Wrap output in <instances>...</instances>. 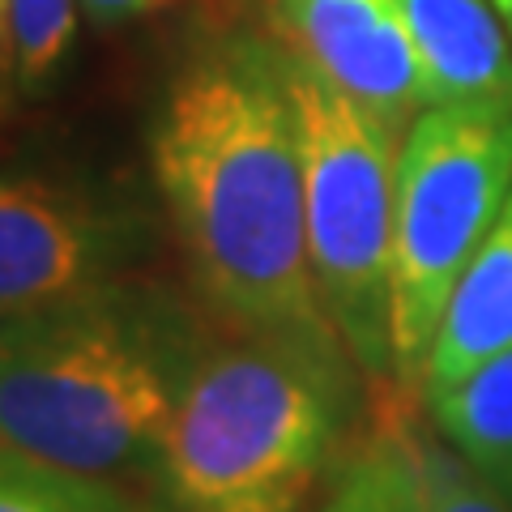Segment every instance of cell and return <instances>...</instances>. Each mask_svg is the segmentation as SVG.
Returning a JSON list of instances; mask_svg holds the SVG:
<instances>
[{
	"instance_id": "obj_1",
	"label": "cell",
	"mask_w": 512,
	"mask_h": 512,
	"mask_svg": "<svg viewBox=\"0 0 512 512\" xmlns=\"http://www.w3.org/2000/svg\"><path fill=\"white\" fill-rule=\"evenodd\" d=\"M150 163L188 278L222 329L338 338L312 282L278 43L227 39L184 64L154 116Z\"/></svg>"
},
{
	"instance_id": "obj_2",
	"label": "cell",
	"mask_w": 512,
	"mask_h": 512,
	"mask_svg": "<svg viewBox=\"0 0 512 512\" xmlns=\"http://www.w3.org/2000/svg\"><path fill=\"white\" fill-rule=\"evenodd\" d=\"M210 342L180 299L128 282L5 320V448L120 483L137 474L158 483L171 419Z\"/></svg>"
},
{
	"instance_id": "obj_3",
	"label": "cell",
	"mask_w": 512,
	"mask_h": 512,
	"mask_svg": "<svg viewBox=\"0 0 512 512\" xmlns=\"http://www.w3.org/2000/svg\"><path fill=\"white\" fill-rule=\"evenodd\" d=\"M359 376L338 338H214L171 419L158 495L175 512H303L363 431Z\"/></svg>"
},
{
	"instance_id": "obj_4",
	"label": "cell",
	"mask_w": 512,
	"mask_h": 512,
	"mask_svg": "<svg viewBox=\"0 0 512 512\" xmlns=\"http://www.w3.org/2000/svg\"><path fill=\"white\" fill-rule=\"evenodd\" d=\"M303 158V214L320 308L367 384L393 372V231L402 137L372 107L282 52Z\"/></svg>"
},
{
	"instance_id": "obj_5",
	"label": "cell",
	"mask_w": 512,
	"mask_h": 512,
	"mask_svg": "<svg viewBox=\"0 0 512 512\" xmlns=\"http://www.w3.org/2000/svg\"><path fill=\"white\" fill-rule=\"evenodd\" d=\"M512 192V107H427L402 137L393 231V372L423 397L431 342Z\"/></svg>"
},
{
	"instance_id": "obj_6",
	"label": "cell",
	"mask_w": 512,
	"mask_h": 512,
	"mask_svg": "<svg viewBox=\"0 0 512 512\" xmlns=\"http://www.w3.org/2000/svg\"><path fill=\"white\" fill-rule=\"evenodd\" d=\"M124 231L82 192L13 171L0 188V312L39 316L116 286Z\"/></svg>"
},
{
	"instance_id": "obj_7",
	"label": "cell",
	"mask_w": 512,
	"mask_h": 512,
	"mask_svg": "<svg viewBox=\"0 0 512 512\" xmlns=\"http://www.w3.org/2000/svg\"><path fill=\"white\" fill-rule=\"evenodd\" d=\"M278 47L397 133L436 107L427 69L393 0H269Z\"/></svg>"
},
{
	"instance_id": "obj_8",
	"label": "cell",
	"mask_w": 512,
	"mask_h": 512,
	"mask_svg": "<svg viewBox=\"0 0 512 512\" xmlns=\"http://www.w3.org/2000/svg\"><path fill=\"white\" fill-rule=\"evenodd\" d=\"M436 107H512V35L491 0H393Z\"/></svg>"
},
{
	"instance_id": "obj_9",
	"label": "cell",
	"mask_w": 512,
	"mask_h": 512,
	"mask_svg": "<svg viewBox=\"0 0 512 512\" xmlns=\"http://www.w3.org/2000/svg\"><path fill=\"white\" fill-rule=\"evenodd\" d=\"M512 350V192L500 222L474 252L431 342L423 402L474 376L483 363Z\"/></svg>"
},
{
	"instance_id": "obj_10",
	"label": "cell",
	"mask_w": 512,
	"mask_h": 512,
	"mask_svg": "<svg viewBox=\"0 0 512 512\" xmlns=\"http://www.w3.org/2000/svg\"><path fill=\"white\" fill-rule=\"evenodd\" d=\"M431 423L470 466L512 500V350L427 397Z\"/></svg>"
},
{
	"instance_id": "obj_11",
	"label": "cell",
	"mask_w": 512,
	"mask_h": 512,
	"mask_svg": "<svg viewBox=\"0 0 512 512\" xmlns=\"http://www.w3.org/2000/svg\"><path fill=\"white\" fill-rule=\"evenodd\" d=\"M372 393L367 427L303 512H410V461L393 414V384H372Z\"/></svg>"
},
{
	"instance_id": "obj_12",
	"label": "cell",
	"mask_w": 512,
	"mask_h": 512,
	"mask_svg": "<svg viewBox=\"0 0 512 512\" xmlns=\"http://www.w3.org/2000/svg\"><path fill=\"white\" fill-rule=\"evenodd\" d=\"M393 414L402 427L406 461H410V512H512V500L483 478L453 444L440 436L436 423L419 419L414 393L393 384Z\"/></svg>"
},
{
	"instance_id": "obj_13",
	"label": "cell",
	"mask_w": 512,
	"mask_h": 512,
	"mask_svg": "<svg viewBox=\"0 0 512 512\" xmlns=\"http://www.w3.org/2000/svg\"><path fill=\"white\" fill-rule=\"evenodd\" d=\"M0 512H175L167 495H146L120 478L64 470L5 448L0 457Z\"/></svg>"
},
{
	"instance_id": "obj_14",
	"label": "cell",
	"mask_w": 512,
	"mask_h": 512,
	"mask_svg": "<svg viewBox=\"0 0 512 512\" xmlns=\"http://www.w3.org/2000/svg\"><path fill=\"white\" fill-rule=\"evenodd\" d=\"M77 9L82 0H0L9 99H35L56 82L77 39Z\"/></svg>"
},
{
	"instance_id": "obj_15",
	"label": "cell",
	"mask_w": 512,
	"mask_h": 512,
	"mask_svg": "<svg viewBox=\"0 0 512 512\" xmlns=\"http://www.w3.org/2000/svg\"><path fill=\"white\" fill-rule=\"evenodd\" d=\"M180 0H82L86 18L99 26H120V22H137L150 18V13H167Z\"/></svg>"
},
{
	"instance_id": "obj_16",
	"label": "cell",
	"mask_w": 512,
	"mask_h": 512,
	"mask_svg": "<svg viewBox=\"0 0 512 512\" xmlns=\"http://www.w3.org/2000/svg\"><path fill=\"white\" fill-rule=\"evenodd\" d=\"M491 5H495V13H500V18H504L508 35H512V0H491Z\"/></svg>"
}]
</instances>
